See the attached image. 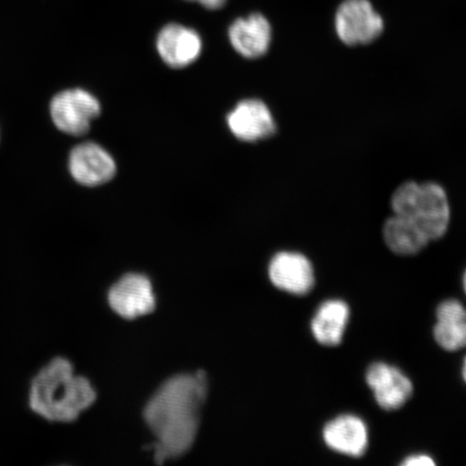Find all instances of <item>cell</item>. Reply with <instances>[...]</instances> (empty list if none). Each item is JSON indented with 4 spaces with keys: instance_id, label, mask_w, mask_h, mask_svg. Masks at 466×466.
I'll list each match as a JSON object with an SVG mask.
<instances>
[{
    "instance_id": "cell-1",
    "label": "cell",
    "mask_w": 466,
    "mask_h": 466,
    "mask_svg": "<svg viewBox=\"0 0 466 466\" xmlns=\"http://www.w3.org/2000/svg\"><path fill=\"white\" fill-rule=\"evenodd\" d=\"M208 388L207 374L200 370L168 379L151 396L143 415L157 439L153 445L157 463L182 457L191 450Z\"/></svg>"
},
{
    "instance_id": "cell-2",
    "label": "cell",
    "mask_w": 466,
    "mask_h": 466,
    "mask_svg": "<svg viewBox=\"0 0 466 466\" xmlns=\"http://www.w3.org/2000/svg\"><path fill=\"white\" fill-rule=\"evenodd\" d=\"M96 400L86 378L75 376L68 360L56 358L32 380L28 405L36 415L51 422H73Z\"/></svg>"
},
{
    "instance_id": "cell-3",
    "label": "cell",
    "mask_w": 466,
    "mask_h": 466,
    "mask_svg": "<svg viewBox=\"0 0 466 466\" xmlns=\"http://www.w3.org/2000/svg\"><path fill=\"white\" fill-rule=\"evenodd\" d=\"M391 207L395 215L410 219L431 242L440 240L450 228V201L439 184H401L394 191Z\"/></svg>"
},
{
    "instance_id": "cell-4",
    "label": "cell",
    "mask_w": 466,
    "mask_h": 466,
    "mask_svg": "<svg viewBox=\"0 0 466 466\" xmlns=\"http://www.w3.org/2000/svg\"><path fill=\"white\" fill-rule=\"evenodd\" d=\"M100 114V102L84 89L57 93L50 104V115L55 126L72 137L85 136L89 132L91 122Z\"/></svg>"
},
{
    "instance_id": "cell-5",
    "label": "cell",
    "mask_w": 466,
    "mask_h": 466,
    "mask_svg": "<svg viewBox=\"0 0 466 466\" xmlns=\"http://www.w3.org/2000/svg\"><path fill=\"white\" fill-rule=\"evenodd\" d=\"M335 28L347 46H363L381 36L384 22L370 0H345L337 9Z\"/></svg>"
},
{
    "instance_id": "cell-6",
    "label": "cell",
    "mask_w": 466,
    "mask_h": 466,
    "mask_svg": "<svg viewBox=\"0 0 466 466\" xmlns=\"http://www.w3.org/2000/svg\"><path fill=\"white\" fill-rule=\"evenodd\" d=\"M268 276L273 287L285 293L305 296L316 285V273L310 259L299 252L283 250L271 258Z\"/></svg>"
},
{
    "instance_id": "cell-7",
    "label": "cell",
    "mask_w": 466,
    "mask_h": 466,
    "mask_svg": "<svg viewBox=\"0 0 466 466\" xmlns=\"http://www.w3.org/2000/svg\"><path fill=\"white\" fill-rule=\"evenodd\" d=\"M108 304L122 318L144 317L156 308L153 284L144 275L127 273L110 288Z\"/></svg>"
},
{
    "instance_id": "cell-8",
    "label": "cell",
    "mask_w": 466,
    "mask_h": 466,
    "mask_svg": "<svg viewBox=\"0 0 466 466\" xmlns=\"http://www.w3.org/2000/svg\"><path fill=\"white\" fill-rule=\"evenodd\" d=\"M365 380L374 393L377 405L383 410H399L413 394L410 379L398 367L384 362L370 364L366 370Z\"/></svg>"
},
{
    "instance_id": "cell-9",
    "label": "cell",
    "mask_w": 466,
    "mask_h": 466,
    "mask_svg": "<svg viewBox=\"0 0 466 466\" xmlns=\"http://www.w3.org/2000/svg\"><path fill=\"white\" fill-rule=\"evenodd\" d=\"M69 172L86 187H96L109 182L116 172V162L106 149L96 143L75 146L69 155Z\"/></svg>"
},
{
    "instance_id": "cell-10",
    "label": "cell",
    "mask_w": 466,
    "mask_h": 466,
    "mask_svg": "<svg viewBox=\"0 0 466 466\" xmlns=\"http://www.w3.org/2000/svg\"><path fill=\"white\" fill-rule=\"evenodd\" d=\"M230 132L242 142L254 143L275 136L277 125L269 107L256 98L237 104L227 116Z\"/></svg>"
},
{
    "instance_id": "cell-11",
    "label": "cell",
    "mask_w": 466,
    "mask_h": 466,
    "mask_svg": "<svg viewBox=\"0 0 466 466\" xmlns=\"http://www.w3.org/2000/svg\"><path fill=\"white\" fill-rule=\"evenodd\" d=\"M157 50L167 66L182 69L199 58L202 39L195 29L171 23L157 37Z\"/></svg>"
},
{
    "instance_id": "cell-12",
    "label": "cell",
    "mask_w": 466,
    "mask_h": 466,
    "mask_svg": "<svg viewBox=\"0 0 466 466\" xmlns=\"http://www.w3.org/2000/svg\"><path fill=\"white\" fill-rule=\"evenodd\" d=\"M325 445L337 453L351 458L363 457L369 448V428L362 418L338 416L323 429Z\"/></svg>"
},
{
    "instance_id": "cell-13",
    "label": "cell",
    "mask_w": 466,
    "mask_h": 466,
    "mask_svg": "<svg viewBox=\"0 0 466 466\" xmlns=\"http://www.w3.org/2000/svg\"><path fill=\"white\" fill-rule=\"evenodd\" d=\"M232 48L246 58H258L269 50L272 28L265 15L252 14L237 19L229 27Z\"/></svg>"
},
{
    "instance_id": "cell-14",
    "label": "cell",
    "mask_w": 466,
    "mask_h": 466,
    "mask_svg": "<svg viewBox=\"0 0 466 466\" xmlns=\"http://www.w3.org/2000/svg\"><path fill=\"white\" fill-rule=\"evenodd\" d=\"M350 319L346 301L329 299L318 308L311 320V333L319 345L337 347L345 337Z\"/></svg>"
},
{
    "instance_id": "cell-15",
    "label": "cell",
    "mask_w": 466,
    "mask_h": 466,
    "mask_svg": "<svg viewBox=\"0 0 466 466\" xmlns=\"http://www.w3.org/2000/svg\"><path fill=\"white\" fill-rule=\"evenodd\" d=\"M382 235L390 250L400 256L417 255L431 242L410 219L395 214L384 223Z\"/></svg>"
},
{
    "instance_id": "cell-16",
    "label": "cell",
    "mask_w": 466,
    "mask_h": 466,
    "mask_svg": "<svg viewBox=\"0 0 466 466\" xmlns=\"http://www.w3.org/2000/svg\"><path fill=\"white\" fill-rule=\"evenodd\" d=\"M433 337L437 345L448 352H456L466 345V318H436Z\"/></svg>"
},
{
    "instance_id": "cell-17",
    "label": "cell",
    "mask_w": 466,
    "mask_h": 466,
    "mask_svg": "<svg viewBox=\"0 0 466 466\" xmlns=\"http://www.w3.org/2000/svg\"><path fill=\"white\" fill-rule=\"evenodd\" d=\"M435 461L432 457L428 454H412L407 457L401 465L403 466H435Z\"/></svg>"
},
{
    "instance_id": "cell-18",
    "label": "cell",
    "mask_w": 466,
    "mask_h": 466,
    "mask_svg": "<svg viewBox=\"0 0 466 466\" xmlns=\"http://www.w3.org/2000/svg\"><path fill=\"white\" fill-rule=\"evenodd\" d=\"M187 2L200 4L204 8L209 10L223 8L226 4V0H187Z\"/></svg>"
}]
</instances>
